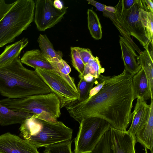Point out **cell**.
Returning <instances> with one entry per match:
<instances>
[{"mask_svg": "<svg viewBox=\"0 0 153 153\" xmlns=\"http://www.w3.org/2000/svg\"><path fill=\"white\" fill-rule=\"evenodd\" d=\"M77 87L79 97L77 100L79 101L84 100L89 97L90 91L93 88L94 84L98 83L97 79L91 82L86 81L82 78H80Z\"/></svg>", "mask_w": 153, "mask_h": 153, "instance_id": "25", "label": "cell"}, {"mask_svg": "<svg viewBox=\"0 0 153 153\" xmlns=\"http://www.w3.org/2000/svg\"><path fill=\"white\" fill-rule=\"evenodd\" d=\"M105 10L108 12L113 13H115L116 12V10L115 8L111 6H107L105 5Z\"/></svg>", "mask_w": 153, "mask_h": 153, "instance_id": "38", "label": "cell"}, {"mask_svg": "<svg viewBox=\"0 0 153 153\" xmlns=\"http://www.w3.org/2000/svg\"><path fill=\"white\" fill-rule=\"evenodd\" d=\"M35 70L59 99L61 108L78 99L79 94L72 88L76 85L74 79L70 75L57 71L40 68Z\"/></svg>", "mask_w": 153, "mask_h": 153, "instance_id": "6", "label": "cell"}, {"mask_svg": "<svg viewBox=\"0 0 153 153\" xmlns=\"http://www.w3.org/2000/svg\"><path fill=\"white\" fill-rule=\"evenodd\" d=\"M119 37L122 58L124 65V69L133 76L141 68L137 60L138 56L135 51L122 36H120Z\"/></svg>", "mask_w": 153, "mask_h": 153, "instance_id": "13", "label": "cell"}, {"mask_svg": "<svg viewBox=\"0 0 153 153\" xmlns=\"http://www.w3.org/2000/svg\"><path fill=\"white\" fill-rule=\"evenodd\" d=\"M51 92L35 71L25 68L20 56L0 67V94L10 99Z\"/></svg>", "mask_w": 153, "mask_h": 153, "instance_id": "2", "label": "cell"}, {"mask_svg": "<svg viewBox=\"0 0 153 153\" xmlns=\"http://www.w3.org/2000/svg\"><path fill=\"white\" fill-rule=\"evenodd\" d=\"M139 15L141 22L145 28L147 36L153 46V13L140 8Z\"/></svg>", "mask_w": 153, "mask_h": 153, "instance_id": "23", "label": "cell"}, {"mask_svg": "<svg viewBox=\"0 0 153 153\" xmlns=\"http://www.w3.org/2000/svg\"><path fill=\"white\" fill-rule=\"evenodd\" d=\"M88 3L94 6L99 11L103 12L105 10V5L93 0H86Z\"/></svg>", "mask_w": 153, "mask_h": 153, "instance_id": "34", "label": "cell"}, {"mask_svg": "<svg viewBox=\"0 0 153 153\" xmlns=\"http://www.w3.org/2000/svg\"><path fill=\"white\" fill-rule=\"evenodd\" d=\"M71 140L55 144L45 147V150L49 153H72Z\"/></svg>", "mask_w": 153, "mask_h": 153, "instance_id": "26", "label": "cell"}, {"mask_svg": "<svg viewBox=\"0 0 153 153\" xmlns=\"http://www.w3.org/2000/svg\"><path fill=\"white\" fill-rule=\"evenodd\" d=\"M53 4L54 7L58 9H62L64 7L61 1L59 0L54 1Z\"/></svg>", "mask_w": 153, "mask_h": 153, "instance_id": "37", "label": "cell"}, {"mask_svg": "<svg viewBox=\"0 0 153 153\" xmlns=\"http://www.w3.org/2000/svg\"><path fill=\"white\" fill-rule=\"evenodd\" d=\"M35 2L17 0L0 22V48L12 42L27 29L34 19Z\"/></svg>", "mask_w": 153, "mask_h": 153, "instance_id": "4", "label": "cell"}, {"mask_svg": "<svg viewBox=\"0 0 153 153\" xmlns=\"http://www.w3.org/2000/svg\"><path fill=\"white\" fill-rule=\"evenodd\" d=\"M97 80L98 83L91 90L88 98H90L97 94L102 89L104 85L105 81L103 75H101Z\"/></svg>", "mask_w": 153, "mask_h": 153, "instance_id": "32", "label": "cell"}, {"mask_svg": "<svg viewBox=\"0 0 153 153\" xmlns=\"http://www.w3.org/2000/svg\"><path fill=\"white\" fill-rule=\"evenodd\" d=\"M132 82L135 99L139 98L146 101L153 99L147 79L142 68L133 76Z\"/></svg>", "mask_w": 153, "mask_h": 153, "instance_id": "16", "label": "cell"}, {"mask_svg": "<svg viewBox=\"0 0 153 153\" xmlns=\"http://www.w3.org/2000/svg\"><path fill=\"white\" fill-rule=\"evenodd\" d=\"M0 103L11 110L34 114L40 120L56 122L61 114L60 102L57 96L51 92L30 95L20 98H6Z\"/></svg>", "mask_w": 153, "mask_h": 153, "instance_id": "3", "label": "cell"}, {"mask_svg": "<svg viewBox=\"0 0 153 153\" xmlns=\"http://www.w3.org/2000/svg\"><path fill=\"white\" fill-rule=\"evenodd\" d=\"M81 78H83L86 81L88 82H91L97 79L90 74H88Z\"/></svg>", "mask_w": 153, "mask_h": 153, "instance_id": "36", "label": "cell"}, {"mask_svg": "<svg viewBox=\"0 0 153 153\" xmlns=\"http://www.w3.org/2000/svg\"><path fill=\"white\" fill-rule=\"evenodd\" d=\"M40 120L39 130L27 140L37 149L71 140L73 130L62 122Z\"/></svg>", "mask_w": 153, "mask_h": 153, "instance_id": "7", "label": "cell"}, {"mask_svg": "<svg viewBox=\"0 0 153 153\" xmlns=\"http://www.w3.org/2000/svg\"><path fill=\"white\" fill-rule=\"evenodd\" d=\"M137 60L144 72L153 96V57L145 50L138 56Z\"/></svg>", "mask_w": 153, "mask_h": 153, "instance_id": "19", "label": "cell"}, {"mask_svg": "<svg viewBox=\"0 0 153 153\" xmlns=\"http://www.w3.org/2000/svg\"><path fill=\"white\" fill-rule=\"evenodd\" d=\"M85 65L87 64L90 59L93 56L90 50L79 47H75Z\"/></svg>", "mask_w": 153, "mask_h": 153, "instance_id": "30", "label": "cell"}, {"mask_svg": "<svg viewBox=\"0 0 153 153\" xmlns=\"http://www.w3.org/2000/svg\"><path fill=\"white\" fill-rule=\"evenodd\" d=\"M91 153H114L111 138L110 129L103 135Z\"/></svg>", "mask_w": 153, "mask_h": 153, "instance_id": "24", "label": "cell"}, {"mask_svg": "<svg viewBox=\"0 0 153 153\" xmlns=\"http://www.w3.org/2000/svg\"><path fill=\"white\" fill-rule=\"evenodd\" d=\"M37 149L26 140L9 132L0 135V153H39Z\"/></svg>", "mask_w": 153, "mask_h": 153, "instance_id": "10", "label": "cell"}, {"mask_svg": "<svg viewBox=\"0 0 153 153\" xmlns=\"http://www.w3.org/2000/svg\"><path fill=\"white\" fill-rule=\"evenodd\" d=\"M68 7L58 9L51 0H37L35 1L34 21L39 30L44 31L54 26L63 18Z\"/></svg>", "mask_w": 153, "mask_h": 153, "instance_id": "9", "label": "cell"}, {"mask_svg": "<svg viewBox=\"0 0 153 153\" xmlns=\"http://www.w3.org/2000/svg\"><path fill=\"white\" fill-rule=\"evenodd\" d=\"M16 2V1L7 4L4 0H0V22L9 12Z\"/></svg>", "mask_w": 153, "mask_h": 153, "instance_id": "31", "label": "cell"}, {"mask_svg": "<svg viewBox=\"0 0 153 153\" xmlns=\"http://www.w3.org/2000/svg\"><path fill=\"white\" fill-rule=\"evenodd\" d=\"M42 153H49V152L48 151L45 150Z\"/></svg>", "mask_w": 153, "mask_h": 153, "instance_id": "39", "label": "cell"}, {"mask_svg": "<svg viewBox=\"0 0 153 153\" xmlns=\"http://www.w3.org/2000/svg\"><path fill=\"white\" fill-rule=\"evenodd\" d=\"M88 68L89 73L97 79L104 72L105 69L102 68L99 58L93 56L86 64Z\"/></svg>", "mask_w": 153, "mask_h": 153, "instance_id": "27", "label": "cell"}, {"mask_svg": "<svg viewBox=\"0 0 153 153\" xmlns=\"http://www.w3.org/2000/svg\"><path fill=\"white\" fill-rule=\"evenodd\" d=\"M150 108L147 121L142 128L136 133V143H139L146 151L153 150V99H151Z\"/></svg>", "mask_w": 153, "mask_h": 153, "instance_id": "14", "label": "cell"}, {"mask_svg": "<svg viewBox=\"0 0 153 153\" xmlns=\"http://www.w3.org/2000/svg\"><path fill=\"white\" fill-rule=\"evenodd\" d=\"M123 8L128 9L131 7L136 3L137 0H121Z\"/></svg>", "mask_w": 153, "mask_h": 153, "instance_id": "35", "label": "cell"}, {"mask_svg": "<svg viewBox=\"0 0 153 153\" xmlns=\"http://www.w3.org/2000/svg\"><path fill=\"white\" fill-rule=\"evenodd\" d=\"M47 59L56 71L65 75H69L71 68L64 60L56 57Z\"/></svg>", "mask_w": 153, "mask_h": 153, "instance_id": "28", "label": "cell"}, {"mask_svg": "<svg viewBox=\"0 0 153 153\" xmlns=\"http://www.w3.org/2000/svg\"><path fill=\"white\" fill-rule=\"evenodd\" d=\"M143 9L148 12L153 13V1L152 0H141Z\"/></svg>", "mask_w": 153, "mask_h": 153, "instance_id": "33", "label": "cell"}, {"mask_svg": "<svg viewBox=\"0 0 153 153\" xmlns=\"http://www.w3.org/2000/svg\"><path fill=\"white\" fill-rule=\"evenodd\" d=\"M28 42L27 38H23L13 44L7 46L0 55V67L19 56L21 51L27 45Z\"/></svg>", "mask_w": 153, "mask_h": 153, "instance_id": "18", "label": "cell"}, {"mask_svg": "<svg viewBox=\"0 0 153 153\" xmlns=\"http://www.w3.org/2000/svg\"><path fill=\"white\" fill-rule=\"evenodd\" d=\"M71 51L72 65L80 74H82L83 72L85 65L75 47H71Z\"/></svg>", "mask_w": 153, "mask_h": 153, "instance_id": "29", "label": "cell"}, {"mask_svg": "<svg viewBox=\"0 0 153 153\" xmlns=\"http://www.w3.org/2000/svg\"><path fill=\"white\" fill-rule=\"evenodd\" d=\"M151 153H153V150L151 151Z\"/></svg>", "mask_w": 153, "mask_h": 153, "instance_id": "40", "label": "cell"}, {"mask_svg": "<svg viewBox=\"0 0 153 153\" xmlns=\"http://www.w3.org/2000/svg\"><path fill=\"white\" fill-rule=\"evenodd\" d=\"M132 77L124 69L118 75L103 76L104 85L97 94L70 103L65 106L66 109L79 123L85 118L98 117L106 121L114 128L126 131L131 121L135 99Z\"/></svg>", "mask_w": 153, "mask_h": 153, "instance_id": "1", "label": "cell"}, {"mask_svg": "<svg viewBox=\"0 0 153 153\" xmlns=\"http://www.w3.org/2000/svg\"><path fill=\"white\" fill-rule=\"evenodd\" d=\"M79 123L74 140V153H91L103 135L112 127L106 121L96 117L83 119Z\"/></svg>", "mask_w": 153, "mask_h": 153, "instance_id": "5", "label": "cell"}, {"mask_svg": "<svg viewBox=\"0 0 153 153\" xmlns=\"http://www.w3.org/2000/svg\"><path fill=\"white\" fill-rule=\"evenodd\" d=\"M88 28L91 36L98 40L102 37V27L99 19L96 13L91 9L87 11Z\"/></svg>", "mask_w": 153, "mask_h": 153, "instance_id": "22", "label": "cell"}, {"mask_svg": "<svg viewBox=\"0 0 153 153\" xmlns=\"http://www.w3.org/2000/svg\"><path fill=\"white\" fill-rule=\"evenodd\" d=\"M37 41L41 51L47 59L54 57L62 59L63 54L62 52L54 49L53 45L46 35L40 34Z\"/></svg>", "mask_w": 153, "mask_h": 153, "instance_id": "21", "label": "cell"}, {"mask_svg": "<svg viewBox=\"0 0 153 153\" xmlns=\"http://www.w3.org/2000/svg\"><path fill=\"white\" fill-rule=\"evenodd\" d=\"M150 105L146 101L137 99L134 109L132 112L131 123L127 132L135 136L136 133L140 130L146 123L148 115Z\"/></svg>", "mask_w": 153, "mask_h": 153, "instance_id": "12", "label": "cell"}, {"mask_svg": "<svg viewBox=\"0 0 153 153\" xmlns=\"http://www.w3.org/2000/svg\"><path fill=\"white\" fill-rule=\"evenodd\" d=\"M111 138L114 153H136L135 136L123 131L111 127Z\"/></svg>", "mask_w": 153, "mask_h": 153, "instance_id": "11", "label": "cell"}, {"mask_svg": "<svg viewBox=\"0 0 153 153\" xmlns=\"http://www.w3.org/2000/svg\"><path fill=\"white\" fill-rule=\"evenodd\" d=\"M20 61L22 64L35 69L40 68L56 71L41 51L38 49L27 51L20 59Z\"/></svg>", "mask_w": 153, "mask_h": 153, "instance_id": "15", "label": "cell"}, {"mask_svg": "<svg viewBox=\"0 0 153 153\" xmlns=\"http://www.w3.org/2000/svg\"><path fill=\"white\" fill-rule=\"evenodd\" d=\"M33 114L13 111L0 103V124L1 126L21 124Z\"/></svg>", "mask_w": 153, "mask_h": 153, "instance_id": "17", "label": "cell"}, {"mask_svg": "<svg viewBox=\"0 0 153 153\" xmlns=\"http://www.w3.org/2000/svg\"><path fill=\"white\" fill-rule=\"evenodd\" d=\"M114 7L116 10L114 13L130 35L136 39L144 48L148 47L150 42L141 22L139 11L140 8L143 9L141 0H137L136 3L127 10L123 8L120 0Z\"/></svg>", "mask_w": 153, "mask_h": 153, "instance_id": "8", "label": "cell"}, {"mask_svg": "<svg viewBox=\"0 0 153 153\" xmlns=\"http://www.w3.org/2000/svg\"><path fill=\"white\" fill-rule=\"evenodd\" d=\"M105 16L109 18L117 27L122 36L129 45L135 51L140 54L142 52L131 39V35L125 27L118 17L114 13L108 12L105 10L103 12Z\"/></svg>", "mask_w": 153, "mask_h": 153, "instance_id": "20", "label": "cell"}]
</instances>
